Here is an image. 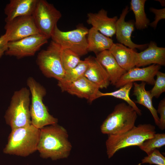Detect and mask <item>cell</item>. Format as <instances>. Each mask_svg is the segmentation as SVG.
Segmentation results:
<instances>
[{
  "label": "cell",
  "instance_id": "8",
  "mask_svg": "<svg viewBox=\"0 0 165 165\" xmlns=\"http://www.w3.org/2000/svg\"><path fill=\"white\" fill-rule=\"evenodd\" d=\"M61 50L60 46L52 40L46 50L38 53L36 59L43 74L47 77L56 79L58 82L62 80L65 73L61 61Z\"/></svg>",
  "mask_w": 165,
  "mask_h": 165
},
{
  "label": "cell",
  "instance_id": "15",
  "mask_svg": "<svg viewBox=\"0 0 165 165\" xmlns=\"http://www.w3.org/2000/svg\"><path fill=\"white\" fill-rule=\"evenodd\" d=\"M99 88L85 76H83L69 84L65 91L70 94L84 98L90 102L98 98Z\"/></svg>",
  "mask_w": 165,
  "mask_h": 165
},
{
  "label": "cell",
  "instance_id": "9",
  "mask_svg": "<svg viewBox=\"0 0 165 165\" xmlns=\"http://www.w3.org/2000/svg\"><path fill=\"white\" fill-rule=\"evenodd\" d=\"M32 16L39 33L48 39L62 15L53 4L45 0H38Z\"/></svg>",
  "mask_w": 165,
  "mask_h": 165
},
{
  "label": "cell",
  "instance_id": "14",
  "mask_svg": "<svg viewBox=\"0 0 165 165\" xmlns=\"http://www.w3.org/2000/svg\"><path fill=\"white\" fill-rule=\"evenodd\" d=\"M87 16V23L104 35L111 38L116 34L117 16L108 17L107 11L102 9L97 13H88Z\"/></svg>",
  "mask_w": 165,
  "mask_h": 165
},
{
  "label": "cell",
  "instance_id": "21",
  "mask_svg": "<svg viewBox=\"0 0 165 165\" xmlns=\"http://www.w3.org/2000/svg\"><path fill=\"white\" fill-rule=\"evenodd\" d=\"M88 51L96 55L104 50H109L113 44V40L92 27L89 29L87 37Z\"/></svg>",
  "mask_w": 165,
  "mask_h": 165
},
{
  "label": "cell",
  "instance_id": "25",
  "mask_svg": "<svg viewBox=\"0 0 165 165\" xmlns=\"http://www.w3.org/2000/svg\"><path fill=\"white\" fill-rule=\"evenodd\" d=\"M132 82L128 83L121 86L116 91L108 93H102L100 91L98 94V97L106 96H110L119 98L125 101L128 105H130L136 112L138 115L141 116L142 114L141 110L138 108L130 98V93L131 89L133 86Z\"/></svg>",
  "mask_w": 165,
  "mask_h": 165
},
{
  "label": "cell",
  "instance_id": "31",
  "mask_svg": "<svg viewBox=\"0 0 165 165\" xmlns=\"http://www.w3.org/2000/svg\"><path fill=\"white\" fill-rule=\"evenodd\" d=\"M150 10L155 15V17L154 21L150 24L149 25L151 27L155 28L158 22L161 20L165 19V8L157 9L151 8Z\"/></svg>",
  "mask_w": 165,
  "mask_h": 165
},
{
  "label": "cell",
  "instance_id": "13",
  "mask_svg": "<svg viewBox=\"0 0 165 165\" xmlns=\"http://www.w3.org/2000/svg\"><path fill=\"white\" fill-rule=\"evenodd\" d=\"M127 6L122 11L119 19L117 20L116 25V38L121 44L134 49L135 48L142 50L147 44L139 45L133 42L131 39V36L134 29V24L131 21H126L125 18L129 10Z\"/></svg>",
  "mask_w": 165,
  "mask_h": 165
},
{
  "label": "cell",
  "instance_id": "30",
  "mask_svg": "<svg viewBox=\"0 0 165 165\" xmlns=\"http://www.w3.org/2000/svg\"><path fill=\"white\" fill-rule=\"evenodd\" d=\"M157 112L160 114L159 125L158 126L161 130L165 129V99L163 98L160 102L157 110Z\"/></svg>",
  "mask_w": 165,
  "mask_h": 165
},
{
  "label": "cell",
  "instance_id": "23",
  "mask_svg": "<svg viewBox=\"0 0 165 165\" xmlns=\"http://www.w3.org/2000/svg\"><path fill=\"white\" fill-rule=\"evenodd\" d=\"M88 61L87 58L82 60L74 68L65 72L62 81L58 82V85L62 91H65L68 86L79 78L84 76L87 68Z\"/></svg>",
  "mask_w": 165,
  "mask_h": 165
},
{
  "label": "cell",
  "instance_id": "18",
  "mask_svg": "<svg viewBox=\"0 0 165 165\" xmlns=\"http://www.w3.org/2000/svg\"><path fill=\"white\" fill-rule=\"evenodd\" d=\"M96 58L106 72L110 83L113 85L115 86L122 76L127 72L119 65L108 50L97 54Z\"/></svg>",
  "mask_w": 165,
  "mask_h": 165
},
{
  "label": "cell",
  "instance_id": "29",
  "mask_svg": "<svg viewBox=\"0 0 165 165\" xmlns=\"http://www.w3.org/2000/svg\"><path fill=\"white\" fill-rule=\"evenodd\" d=\"M144 163H148L150 165H165V158L158 149H154L148 154L147 156L142 160L141 163L138 165Z\"/></svg>",
  "mask_w": 165,
  "mask_h": 165
},
{
  "label": "cell",
  "instance_id": "17",
  "mask_svg": "<svg viewBox=\"0 0 165 165\" xmlns=\"http://www.w3.org/2000/svg\"><path fill=\"white\" fill-rule=\"evenodd\" d=\"M38 0H11L6 6L4 13L5 21L9 22L22 16H32Z\"/></svg>",
  "mask_w": 165,
  "mask_h": 165
},
{
  "label": "cell",
  "instance_id": "3",
  "mask_svg": "<svg viewBox=\"0 0 165 165\" xmlns=\"http://www.w3.org/2000/svg\"><path fill=\"white\" fill-rule=\"evenodd\" d=\"M40 132L32 124L11 130L3 152L22 156L34 153L37 151Z\"/></svg>",
  "mask_w": 165,
  "mask_h": 165
},
{
  "label": "cell",
  "instance_id": "33",
  "mask_svg": "<svg viewBox=\"0 0 165 165\" xmlns=\"http://www.w3.org/2000/svg\"><path fill=\"white\" fill-rule=\"evenodd\" d=\"M157 1H159V2L160 4H161V5L162 6H165V0H157Z\"/></svg>",
  "mask_w": 165,
  "mask_h": 165
},
{
  "label": "cell",
  "instance_id": "10",
  "mask_svg": "<svg viewBox=\"0 0 165 165\" xmlns=\"http://www.w3.org/2000/svg\"><path fill=\"white\" fill-rule=\"evenodd\" d=\"M48 40L45 36L38 34L16 41L9 42L5 54L18 59L33 56L43 45L47 42Z\"/></svg>",
  "mask_w": 165,
  "mask_h": 165
},
{
  "label": "cell",
  "instance_id": "7",
  "mask_svg": "<svg viewBox=\"0 0 165 165\" xmlns=\"http://www.w3.org/2000/svg\"><path fill=\"white\" fill-rule=\"evenodd\" d=\"M88 31L89 29L82 26L67 31L60 30L57 26L51 38L62 49H69L81 56L88 52L87 39Z\"/></svg>",
  "mask_w": 165,
  "mask_h": 165
},
{
  "label": "cell",
  "instance_id": "32",
  "mask_svg": "<svg viewBox=\"0 0 165 165\" xmlns=\"http://www.w3.org/2000/svg\"><path fill=\"white\" fill-rule=\"evenodd\" d=\"M8 42L6 40L3 35L0 37V59L7 49Z\"/></svg>",
  "mask_w": 165,
  "mask_h": 165
},
{
  "label": "cell",
  "instance_id": "2",
  "mask_svg": "<svg viewBox=\"0 0 165 165\" xmlns=\"http://www.w3.org/2000/svg\"><path fill=\"white\" fill-rule=\"evenodd\" d=\"M155 127L150 124H140L123 133L108 135L106 141L108 158L119 150L126 147L140 145L156 133Z\"/></svg>",
  "mask_w": 165,
  "mask_h": 165
},
{
  "label": "cell",
  "instance_id": "24",
  "mask_svg": "<svg viewBox=\"0 0 165 165\" xmlns=\"http://www.w3.org/2000/svg\"><path fill=\"white\" fill-rule=\"evenodd\" d=\"M145 0H131L130 2V9L134 15L135 22L134 25L138 29L147 28L149 24L150 21L147 18L145 11Z\"/></svg>",
  "mask_w": 165,
  "mask_h": 165
},
{
  "label": "cell",
  "instance_id": "5",
  "mask_svg": "<svg viewBox=\"0 0 165 165\" xmlns=\"http://www.w3.org/2000/svg\"><path fill=\"white\" fill-rule=\"evenodd\" d=\"M27 83L31 95L30 110L32 125L40 129L48 125L57 124L58 119L49 113L43 102L46 94L45 88L32 77L28 78Z\"/></svg>",
  "mask_w": 165,
  "mask_h": 165
},
{
  "label": "cell",
  "instance_id": "11",
  "mask_svg": "<svg viewBox=\"0 0 165 165\" xmlns=\"http://www.w3.org/2000/svg\"><path fill=\"white\" fill-rule=\"evenodd\" d=\"M6 23L3 35L8 42L40 34L32 16L17 17Z\"/></svg>",
  "mask_w": 165,
  "mask_h": 165
},
{
  "label": "cell",
  "instance_id": "28",
  "mask_svg": "<svg viewBox=\"0 0 165 165\" xmlns=\"http://www.w3.org/2000/svg\"><path fill=\"white\" fill-rule=\"evenodd\" d=\"M156 75V78L154 86L150 91L152 98H158L162 93L165 92V73L159 71Z\"/></svg>",
  "mask_w": 165,
  "mask_h": 165
},
{
  "label": "cell",
  "instance_id": "19",
  "mask_svg": "<svg viewBox=\"0 0 165 165\" xmlns=\"http://www.w3.org/2000/svg\"><path fill=\"white\" fill-rule=\"evenodd\" d=\"M87 58L88 65L84 76L99 89L107 88L110 82L106 72L96 57L90 56Z\"/></svg>",
  "mask_w": 165,
  "mask_h": 165
},
{
  "label": "cell",
  "instance_id": "12",
  "mask_svg": "<svg viewBox=\"0 0 165 165\" xmlns=\"http://www.w3.org/2000/svg\"><path fill=\"white\" fill-rule=\"evenodd\" d=\"M160 68V66L156 64L142 68L134 67L123 75L115 86L116 88H118L128 83L137 81L147 82L153 85L155 80L154 77Z\"/></svg>",
  "mask_w": 165,
  "mask_h": 165
},
{
  "label": "cell",
  "instance_id": "22",
  "mask_svg": "<svg viewBox=\"0 0 165 165\" xmlns=\"http://www.w3.org/2000/svg\"><path fill=\"white\" fill-rule=\"evenodd\" d=\"M146 83L142 82L138 84L134 82L133 94L136 97V100L135 102L142 105L147 108L152 115L156 124L159 126V118L157 110L153 106L152 99L150 91L145 89Z\"/></svg>",
  "mask_w": 165,
  "mask_h": 165
},
{
  "label": "cell",
  "instance_id": "6",
  "mask_svg": "<svg viewBox=\"0 0 165 165\" xmlns=\"http://www.w3.org/2000/svg\"><path fill=\"white\" fill-rule=\"evenodd\" d=\"M138 115L128 105L124 102L118 104L103 122L100 127L101 131L108 135L125 132L135 126Z\"/></svg>",
  "mask_w": 165,
  "mask_h": 165
},
{
  "label": "cell",
  "instance_id": "1",
  "mask_svg": "<svg viewBox=\"0 0 165 165\" xmlns=\"http://www.w3.org/2000/svg\"><path fill=\"white\" fill-rule=\"evenodd\" d=\"M66 130L57 124L40 129L37 146L41 157L56 160L67 157L72 149Z\"/></svg>",
  "mask_w": 165,
  "mask_h": 165
},
{
  "label": "cell",
  "instance_id": "16",
  "mask_svg": "<svg viewBox=\"0 0 165 165\" xmlns=\"http://www.w3.org/2000/svg\"><path fill=\"white\" fill-rule=\"evenodd\" d=\"M151 64L165 65V48L158 47L152 41L146 49L137 53L135 66L139 68Z\"/></svg>",
  "mask_w": 165,
  "mask_h": 165
},
{
  "label": "cell",
  "instance_id": "4",
  "mask_svg": "<svg viewBox=\"0 0 165 165\" xmlns=\"http://www.w3.org/2000/svg\"><path fill=\"white\" fill-rule=\"evenodd\" d=\"M30 92L24 87L15 91L4 116L6 123L11 130L31 124L30 110Z\"/></svg>",
  "mask_w": 165,
  "mask_h": 165
},
{
  "label": "cell",
  "instance_id": "27",
  "mask_svg": "<svg viewBox=\"0 0 165 165\" xmlns=\"http://www.w3.org/2000/svg\"><path fill=\"white\" fill-rule=\"evenodd\" d=\"M165 145V134L155 133L152 137L145 140L138 147L148 155L154 149L160 148Z\"/></svg>",
  "mask_w": 165,
  "mask_h": 165
},
{
  "label": "cell",
  "instance_id": "20",
  "mask_svg": "<svg viewBox=\"0 0 165 165\" xmlns=\"http://www.w3.org/2000/svg\"><path fill=\"white\" fill-rule=\"evenodd\" d=\"M119 65L127 72L135 67L137 52L121 43H114L109 50Z\"/></svg>",
  "mask_w": 165,
  "mask_h": 165
},
{
  "label": "cell",
  "instance_id": "26",
  "mask_svg": "<svg viewBox=\"0 0 165 165\" xmlns=\"http://www.w3.org/2000/svg\"><path fill=\"white\" fill-rule=\"evenodd\" d=\"M60 56L65 72L75 67L81 61L80 56L68 49L61 48Z\"/></svg>",
  "mask_w": 165,
  "mask_h": 165
}]
</instances>
